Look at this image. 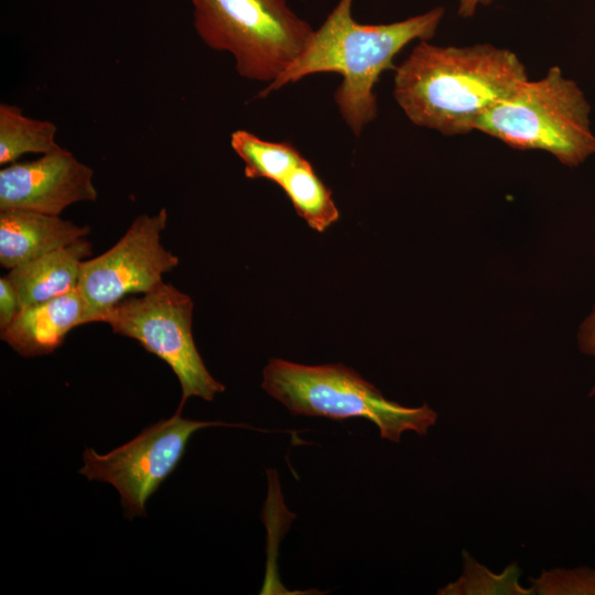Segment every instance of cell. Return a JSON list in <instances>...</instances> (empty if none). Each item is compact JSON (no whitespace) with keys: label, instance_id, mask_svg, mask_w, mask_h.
Returning a JSON list of instances; mask_svg holds the SVG:
<instances>
[{"label":"cell","instance_id":"cell-16","mask_svg":"<svg viewBox=\"0 0 595 595\" xmlns=\"http://www.w3.org/2000/svg\"><path fill=\"white\" fill-rule=\"evenodd\" d=\"M464 574L458 581L442 589V594H532V588L522 587L519 582V570L508 566L501 574H493L479 565L468 554L464 555Z\"/></svg>","mask_w":595,"mask_h":595},{"label":"cell","instance_id":"cell-3","mask_svg":"<svg viewBox=\"0 0 595 595\" xmlns=\"http://www.w3.org/2000/svg\"><path fill=\"white\" fill-rule=\"evenodd\" d=\"M591 105L580 86L552 66L489 108L475 130L517 150H542L566 166L595 154Z\"/></svg>","mask_w":595,"mask_h":595},{"label":"cell","instance_id":"cell-18","mask_svg":"<svg viewBox=\"0 0 595 595\" xmlns=\"http://www.w3.org/2000/svg\"><path fill=\"white\" fill-rule=\"evenodd\" d=\"M21 310L17 290L10 279L0 278V329L8 327Z\"/></svg>","mask_w":595,"mask_h":595},{"label":"cell","instance_id":"cell-12","mask_svg":"<svg viewBox=\"0 0 595 595\" xmlns=\"http://www.w3.org/2000/svg\"><path fill=\"white\" fill-rule=\"evenodd\" d=\"M91 252L93 245L83 238L11 269L7 277L17 290L21 309L78 288L82 263Z\"/></svg>","mask_w":595,"mask_h":595},{"label":"cell","instance_id":"cell-13","mask_svg":"<svg viewBox=\"0 0 595 595\" xmlns=\"http://www.w3.org/2000/svg\"><path fill=\"white\" fill-rule=\"evenodd\" d=\"M56 132L53 122L30 118L14 105L0 104V164L14 163L26 153L44 155L62 150Z\"/></svg>","mask_w":595,"mask_h":595},{"label":"cell","instance_id":"cell-14","mask_svg":"<svg viewBox=\"0 0 595 595\" xmlns=\"http://www.w3.org/2000/svg\"><path fill=\"white\" fill-rule=\"evenodd\" d=\"M230 145L245 163V176L266 178L279 186L305 158L288 142L263 140L246 130L230 136Z\"/></svg>","mask_w":595,"mask_h":595},{"label":"cell","instance_id":"cell-6","mask_svg":"<svg viewBox=\"0 0 595 595\" xmlns=\"http://www.w3.org/2000/svg\"><path fill=\"white\" fill-rule=\"evenodd\" d=\"M193 307L190 295L162 282L140 296L122 299L100 321L113 333L136 339L171 367L182 389L177 412L191 397L212 401L225 391V386L207 370L195 346Z\"/></svg>","mask_w":595,"mask_h":595},{"label":"cell","instance_id":"cell-1","mask_svg":"<svg viewBox=\"0 0 595 595\" xmlns=\"http://www.w3.org/2000/svg\"><path fill=\"white\" fill-rule=\"evenodd\" d=\"M527 79L524 64L511 50L420 41L394 67L392 94L415 126L456 136L475 130L489 108Z\"/></svg>","mask_w":595,"mask_h":595},{"label":"cell","instance_id":"cell-9","mask_svg":"<svg viewBox=\"0 0 595 595\" xmlns=\"http://www.w3.org/2000/svg\"><path fill=\"white\" fill-rule=\"evenodd\" d=\"M96 199L93 170L65 149L0 171V212L21 209L60 216L72 204Z\"/></svg>","mask_w":595,"mask_h":595},{"label":"cell","instance_id":"cell-2","mask_svg":"<svg viewBox=\"0 0 595 595\" xmlns=\"http://www.w3.org/2000/svg\"><path fill=\"white\" fill-rule=\"evenodd\" d=\"M354 0H338L303 52L256 98L317 73H337L342 82L334 94L338 111L359 137L377 117L375 86L393 58L414 40L429 41L444 17V8L387 24H361L353 18Z\"/></svg>","mask_w":595,"mask_h":595},{"label":"cell","instance_id":"cell-17","mask_svg":"<svg viewBox=\"0 0 595 595\" xmlns=\"http://www.w3.org/2000/svg\"><path fill=\"white\" fill-rule=\"evenodd\" d=\"M532 591L547 595H595V571L587 567L552 570L531 578Z\"/></svg>","mask_w":595,"mask_h":595},{"label":"cell","instance_id":"cell-8","mask_svg":"<svg viewBox=\"0 0 595 595\" xmlns=\"http://www.w3.org/2000/svg\"><path fill=\"white\" fill-rule=\"evenodd\" d=\"M166 221L165 208L140 215L109 250L84 260L78 289L87 304L89 323L100 322L122 299L152 290L177 267L178 258L161 242Z\"/></svg>","mask_w":595,"mask_h":595},{"label":"cell","instance_id":"cell-5","mask_svg":"<svg viewBox=\"0 0 595 595\" xmlns=\"http://www.w3.org/2000/svg\"><path fill=\"white\" fill-rule=\"evenodd\" d=\"M190 1L203 43L229 53L241 77L266 85L303 52L314 33L286 0Z\"/></svg>","mask_w":595,"mask_h":595},{"label":"cell","instance_id":"cell-15","mask_svg":"<svg viewBox=\"0 0 595 595\" xmlns=\"http://www.w3.org/2000/svg\"><path fill=\"white\" fill-rule=\"evenodd\" d=\"M298 215L314 230L322 232L338 220L339 212L332 191L322 182L305 159L281 183Z\"/></svg>","mask_w":595,"mask_h":595},{"label":"cell","instance_id":"cell-4","mask_svg":"<svg viewBox=\"0 0 595 595\" xmlns=\"http://www.w3.org/2000/svg\"><path fill=\"white\" fill-rule=\"evenodd\" d=\"M261 386L292 414L364 418L391 442H399L405 431L424 435L437 416L425 403L412 408L387 400L377 387L343 364L306 366L270 359Z\"/></svg>","mask_w":595,"mask_h":595},{"label":"cell","instance_id":"cell-20","mask_svg":"<svg viewBox=\"0 0 595 595\" xmlns=\"http://www.w3.org/2000/svg\"><path fill=\"white\" fill-rule=\"evenodd\" d=\"M494 0H458V14L464 18H469L475 14L479 6H488Z\"/></svg>","mask_w":595,"mask_h":595},{"label":"cell","instance_id":"cell-7","mask_svg":"<svg viewBox=\"0 0 595 595\" xmlns=\"http://www.w3.org/2000/svg\"><path fill=\"white\" fill-rule=\"evenodd\" d=\"M224 424L185 419L176 411L106 454L86 447L78 472L88 480L111 484L129 519L144 517L148 499L174 472L191 436L201 429Z\"/></svg>","mask_w":595,"mask_h":595},{"label":"cell","instance_id":"cell-10","mask_svg":"<svg viewBox=\"0 0 595 595\" xmlns=\"http://www.w3.org/2000/svg\"><path fill=\"white\" fill-rule=\"evenodd\" d=\"M85 324H89L87 304L76 288L22 307L12 323L1 331V339L21 356L36 357L53 353L73 328Z\"/></svg>","mask_w":595,"mask_h":595},{"label":"cell","instance_id":"cell-19","mask_svg":"<svg viewBox=\"0 0 595 595\" xmlns=\"http://www.w3.org/2000/svg\"><path fill=\"white\" fill-rule=\"evenodd\" d=\"M577 340L582 353L595 356V306L592 313L581 324ZM589 396L595 398V385Z\"/></svg>","mask_w":595,"mask_h":595},{"label":"cell","instance_id":"cell-11","mask_svg":"<svg viewBox=\"0 0 595 595\" xmlns=\"http://www.w3.org/2000/svg\"><path fill=\"white\" fill-rule=\"evenodd\" d=\"M90 232L60 216L31 210L0 212V264L6 269L66 247Z\"/></svg>","mask_w":595,"mask_h":595}]
</instances>
